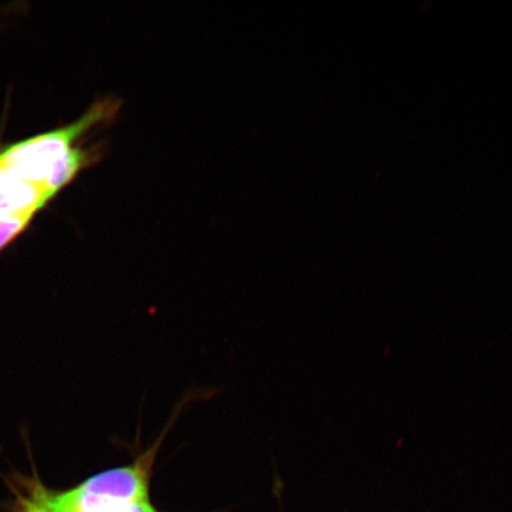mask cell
Masks as SVG:
<instances>
[{
  "label": "cell",
  "mask_w": 512,
  "mask_h": 512,
  "mask_svg": "<svg viewBox=\"0 0 512 512\" xmlns=\"http://www.w3.org/2000/svg\"><path fill=\"white\" fill-rule=\"evenodd\" d=\"M121 107L123 101L115 96L100 99L75 123L0 152V166L46 191L48 179L57 164L80 145L79 140L88 132L95 127L113 124Z\"/></svg>",
  "instance_id": "cell-1"
},
{
  "label": "cell",
  "mask_w": 512,
  "mask_h": 512,
  "mask_svg": "<svg viewBox=\"0 0 512 512\" xmlns=\"http://www.w3.org/2000/svg\"><path fill=\"white\" fill-rule=\"evenodd\" d=\"M47 192L0 166V215L37 214L47 206Z\"/></svg>",
  "instance_id": "cell-2"
},
{
  "label": "cell",
  "mask_w": 512,
  "mask_h": 512,
  "mask_svg": "<svg viewBox=\"0 0 512 512\" xmlns=\"http://www.w3.org/2000/svg\"><path fill=\"white\" fill-rule=\"evenodd\" d=\"M35 215L32 213L0 215V252L24 233Z\"/></svg>",
  "instance_id": "cell-3"
}]
</instances>
